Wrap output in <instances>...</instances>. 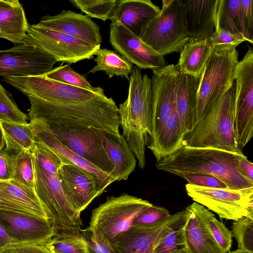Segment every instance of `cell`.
<instances>
[{"label":"cell","instance_id":"e0dca14e","mask_svg":"<svg viewBox=\"0 0 253 253\" xmlns=\"http://www.w3.org/2000/svg\"><path fill=\"white\" fill-rule=\"evenodd\" d=\"M0 224L14 243L46 245L56 234L49 220L12 211L0 210Z\"/></svg>","mask_w":253,"mask_h":253},{"label":"cell","instance_id":"c3c4849f","mask_svg":"<svg viewBox=\"0 0 253 253\" xmlns=\"http://www.w3.org/2000/svg\"><path fill=\"white\" fill-rule=\"evenodd\" d=\"M14 243L7 234L5 230L0 224V252L7 245Z\"/></svg>","mask_w":253,"mask_h":253},{"label":"cell","instance_id":"7dc6e473","mask_svg":"<svg viewBox=\"0 0 253 253\" xmlns=\"http://www.w3.org/2000/svg\"><path fill=\"white\" fill-rule=\"evenodd\" d=\"M239 167L241 171L253 181V164L244 155L241 156L239 159Z\"/></svg>","mask_w":253,"mask_h":253},{"label":"cell","instance_id":"e575fe53","mask_svg":"<svg viewBox=\"0 0 253 253\" xmlns=\"http://www.w3.org/2000/svg\"><path fill=\"white\" fill-rule=\"evenodd\" d=\"M32 151H23L16 154L14 174L12 180L35 192Z\"/></svg>","mask_w":253,"mask_h":253},{"label":"cell","instance_id":"7c38bea8","mask_svg":"<svg viewBox=\"0 0 253 253\" xmlns=\"http://www.w3.org/2000/svg\"><path fill=\"white\" fill-rule=\"evenodd\" d=\"M234 129L240 144L248 143L253 136V49L251 47L236 69Z\"/></svg>","mask_w":253,"mask_h":253},{"label":"cell","instance_id":"f907efd6","mask_svg":"<svg viewBox=\"0 0 253 253\" xmlns=\"http://www.w3.org/2000/svg\"><path fill=\"white\" fill-rule=\"evenodd\" d=\"M5 146L2 131L0 128V151L2 150Z\"/></svg>","mask_w":253,"mask_h":253},{"label":"cell","instance_id":"8d00e7d4","mask_svg":"<svg viewBox=\"0 0 253 253\" xmlns=\"http://www.w3.org/2000/svg\"><path fill=\"white\" fill-rule=\"evenodd\" d=\"M28 119L18 108L11 93L0 84V121L26 124Z\"/></svg>","mask_w":253,"mask_h":253},{"label":"cell","instance_id":"7402d4cb","mask_svg":"<svg viewBox=\"0 0 253 253\" xmlns=\"http://www.w3.org/2000/svg\"><path fill=\"white\" fill-rule=\"evenodd\" d=\"M0 210L34 215L49 220L35 192L12 179L0 181Z\"/></svg>","mask_w":253,"mask_h":253},{"label":"cell","instance_id":"30bf717a","mask_svg":"<svg viewBox=\"0 0 253 253\" xmlns=\"http://www.w3.org/2000/svg\"><path fill=\"white\" fill-rule=\"evenodd\" d=\"M192 199L218 215L220 218L236 221L243 217L253 218V187L231 190L185 185Z\"/></svg>","mask_w":253,"mask_h":253},{"label":"cell","instance_id":"74e56055","mask_svg":"<svg viewBox=\"0 0 253 253\" xmlns=\"http://www.w3.org/2000/svg\"><path fill=\"white\" fill-rule=\"evenodd\" d=\"M231 232L237 241L238 249L253 253V218L243 217L234 221Z\"/></svg>","mask_w":253,"mask_h":253},{"label":"cell","instance_id":"6da1fadb","mask_svg":"<svg viewBox=\"0 0 253 253\" xmlns=\"http://www.w3.org/2000/svg\"><path fill=\"white\" fill-rule=\"evenodd\" d=\"M2 81L27 97L30 120L40 119L47 125H82L121 134L118 107L104 90L82 89L51 80L45 75L5 77Z\"/></svg>","mask_w":253,"mask_h":253},{"label":"cell","instance_id":"7a4b0ae2","mask_svg":"<svg viewBox=\"0 0 253 253\" xmlns=\"http://www.w3.org/2000/svg\"><path fill=\"white\" fill-rule=\"evenodd\" d=\"M35 171V191L56 231H81V213L67 199L58 170L68 161L36 142L32 151Z\"/></svg>","mask_w":253,"mask_h":253},{"label":"cell","instance_id":"277c9868","mask_svg":"<svg viewBox=\"0 0 253 253\" xmlns=\"http://www.w3.org/2000/svg\"><path fill=\"white\" fill-rule=\"evenodd\" d=\"M126 99L118 107L122 134L133 152L138 166L146 165L145 150L151 135L153 110L152 80L133 66Z\"/></svg>","mask_w":253,"mask_h":253},{"label":"cell","instance_id":"ba28073f","mask_svg":"<svg viewBox=\"0 0 253 253\" xmlns=\"http://www.w3.org/2000/svg\"><path fill=\"white\" fill-rule=\"evenodd\" d=\"M238 56L236 47H212L199 85L196 122L233 84Z\"/></svg>","mask_w":253,"mask_h":253},{"label":"cell","instance_id":"9c48e42d","mask_svg":"<svg viewBox=\"0 0 253 253\" xmlns=\"http://www.w3.org/2000/svg\"><path fill=\"white\" fill-rule=\"evenodd\" d=\"M46 125L52 134L68 149L113 178V167L102 139L104 130L73 124Z\"/></svg>","mask_w":253,"mask_h":253},{"label":"cell","instance_id":"ee69618b","mask_svg":"<svg viewBox=\"0 0 253 253\" xmlns=\"http://www.w3.org/2000/svg\"><path fill=\"white\" fill-rule=\"evenodd\" d=\"M16 154L6 150L0 151V181L13 179Z\"/></svg>","mask_w":253,"mask_h":253},{"label":"cell","instance_id":"836d02e7","mask_svg":"<svg viewBox=\"0 0 253 253\" xmlns=\"http://www.w3.org/2000/svg\"><path fill=\"white\" fill-rule=\"evenodd\" d=\"M45 76L56 82L82 89L96 92L104 90L100 86H92L85 77L76 72L69 64L60 65L53 68Z\"/></svg>","mask_w":253,"mask_h":253},{"label":"cell","instance_id":"bcb514c9","mask_svg":"<svg viewBox=\"0 0 253 253\" xmlns=\"http://www.w3.org/2000/svg\"><path fill=\"white\" fill-rule=\"evenodd\" d=\"M245 25L250 34L253 36V0H241Z\"/></svg>","mask_w":253,"mask_h":253},{"label":"cell","instance_id":"83f0119b","mask_svg":"<svg viewBox=\"0 0 253 253\" xmlns=\"http://www.w3.org/2000/svg\"><path fill=\"white\" fill-rule=\"evenodd\" d=\"M189 215L186 209L172 214L163 228L152 253H185L183 228Z\"/></svg>","mask_w":253,"mask_h":253},{"label":"cell","instance_id":"484cf974","mask_svg":"<svg viewBox=\"0 0 253 253\" xmlns=\"http://www.w3.org/2000/svg\"><path fill=\"white\" fill-rule=\"evenodd\" d=\"M102 139L113 167L115 181L126 180L135 169L136 157L126 139L121 134L103 131Z\"/></svg>","mask_w":253,"mask_h":253},{"label":"cell","instance_id":"ffe728a7","mask_svg":"<svg viewBox=\"0 0 253 253\" xmlns=\"http://www.w3.org/2000/svg\"><path fill=\"white\" fill-rule=\"evenodd\" d=\"M34 140L48 149L58 154L72 164L86 170L99 181L105 189L115 181L110 175L103 171L81 156L63 144L50 131L46 124L41 120H31L29 123Z\"/></svg>","mask_w":253,"mask_h":253},{"label":"cell","instance_id":"816d5d0a","mask_svg":"<svg viewBox=\"0 0 253 253\" xmlns=\"http://www.w3.org/2000/svg\"><path fill=\"white\" fill-rule=\"evenodd\" d=\"M227 253H250L247 252L243 251V250L237 249L235 251H234L232 252H229Z\"/></svg>","mask_w":253,"mask_h":253},{"label":"cell","instance_id":"2e32d148","mask_svg":"<svg viewBox=\"0 0 253 253\" xmlns=\"http://www.w3.org/2000/svg\"><path fill=\"white\" fill-rule=\"evenodd\" d=\"M58 172L66 196L80 213L104 192L94 176L68 161L62 163Z\"/></svg>","mask_w":253,"mask_h":253},{"label":"cell","instance_id":"d590c367","mask_svg":"<svg viewBox=\"0 0 253 253\" xmlns=\"http://www.w3.org/2000/svg\"><path fill=\"white\" fill-rule=\"evenodd\" d=\"M70 2L87 15L105 21L111 20L119 0H72Z\"/></svg>","mask_w":253,"mask_h":253},{"label":"cell","instance_id":"603a6c76","mask_svg":"<svg viewBox=\"0 0 253 253\" xmlns=\"http://www.w3.org/2000/svg\"><path fill=\"white\" fill-rule=\"evenodd\" d=\"M172 217L170 214L156 223L132 225L117 236L113 245L118 253H152L163 228Z\"/></svg>","mask_w":253,"mask_h":253},{"label":"cell","instance_id":"681fc988","mask_svg":"<svg viewBox=\"0 0 253 253\" xmlns=\"http://www.w3.org/2000/svg\"><path fill=\"white\" fill-rule=\"evenodd\" d=\"M19 2L18 0H0V12L12 7Z\"/></svg>","mask_w":253,"mask_h":253},{"label":"cell","instance_id":"9a60e30c","mask_svg":"<svg viewBox=\"0 0 253 253\" xmlns=\"http://www.w3.org/2000/svg\"><path fill=\"white\" fill-rule=\"evenodd\" d=\"M110 42L122 56L139 69H158L168 65L164 56L117 21L111 22Z\"/></svg>","mask_w":253,"mask_h":253},{"label":"cell","instance_id":"cb8c5ba5","mask_svg":"<svg viewBox=\"0 0 253 253\" xmlns=\"http://www.w3.org/2000/svg\"><path fill=\"white\" fill-rule=\"evenodd\" d=\"M202 75L195 77L179 72L177 77L175 105L183 136L196 122L198 93Z\"/></svg>","mask_w":253,"mask_h":253},{"label":"cell","instance_id":"4dcf8cb0","mask_svg":"<svg viewBox=\"0 0 253 253\" xmlns=\"http://www.w3.org/2000/svg\"><path fill=\"white\" fill-rule=\"evenodd\" d=\"M5 144V149L16 154L23 151L33 150L36 142L29 123L21 124L0 121Z\"/></svg>","mask_w":253,"mask_h":253},{"label":"cell","instance_id":"f1b7e54d","mask_svg":"<svg viewBox=\"0 0 253 253\" xmlns=\"http://www.w3.org/2000/svg\"><path fill=\"white\" fill-rule=\"evenodd\" d=\"M216 29L244 36L253 43V38L247 30L243 16L241 0H219L216 12Z\"/></svg>","mask_w":253,"mask_h":253},{"label":"cell","instance_id":"b9f144b4","mask_svg":"<svg viewBox=\"0 0 253 253\" xmlns=\"http://www.w3.org/2000/svg\"><path fill=\"white\" fill-rule=\"evenodd\" d=\"M209 39L212 47H236L243 42L247 41L244 36L232 34L222 29H216Z\"/></svg>","mask_w":253,"mask_h":253},{"label":"cell","instance_id":"8fae6325","mask_svg":"<svg viewBox=\"0 0 253 253\" xmlns=\"http://www.w3.org/2000/svg\"><path fill=\"white\" fill-rule=\"evenodd\" d=\"M23 43L44 50L57 61L75 63L90 59L100 47L52 29L29 24Z\"/></svg>","mask_w":253,"mask_h":253},{"label":"cell","instance_id":"4316f807","mask_svg":"<svg viewBox=\"0 0 253 253\" xmlns=\"http://www.w3.org/2000/svg\"><path fill=\"white\" fill-rule=\"evenodd\" d=\"M212 50L209 39H189L180 51L176 65L179 73L195 77L201 76Z\"/></svg>","mask_w":253,"mask_h":253},{"label":"cell","instance_id":"60d3db41","mask_svg":"<svg viewBox=\"0 0 253 253\" xmlns=\"http://www.w3.org/2000/svg\"><path fill=\"white\" fill-rule=\"evenodd\" d=\"M170 215L169 212L167 209L152 205L143 211L135 218L132 225H147L156 223Z\"/></svg>","mask_w":253,"mask_h":253},{"label":"cell","instance_id":"f35d334b","mask_svg":"<svg viewBox=\"0 0 253 253\" xmlns=\"http://www.w3.org/2000/svg\"><path fill=\"white\" fill-rule=\"evenodd\" d=\"M180 176L192 185L221 189H227L226 185L217 177L210 174L202 172L178 171L173 173Z\"/></svg>","mask_w":253,"mask_h":253},{"label":"cell","instance_id":"f6af8a7d","mask_svg":"<svg viewBox=\"0 0 253 253\" xmlns=\"http://www.w3.org/2000/svg\"><path fill=\"white\" fill-rule=\"evenodd\" d=\"M0 253H50L45 245L34 243H12Z\"/></svg>","mask_w":253,"mask_h":253},{"label":"cell","instance_id":"d4e9b609","mask_svg":"<svg viewBox=\"0 0 253 253\" xmlns=\"http://www.w3.org/2000/svg\"><path fill=\"white\" fill-rule=\"evenodd\" d=\"M160 10L150 0H121L111 21L119 22L138 37L141 26L156 17Z\"/></svg>","mask_w":253,"mask_h":253},{"label":"cell","instance_id":"5b68a950","mask_svg":"<svg viewBox=\"0 0 253 253\" xmlns=\"http://www.w3.org/2000/svg\"><path fill=\"white\" fill-rule=\"evenodd\" d=\"M235 81L232 86L205 111L183 136L182 145L217 148L243 154L234 129Z\"/></svg>","mask_w":253,"mask_h":253},{"label":"cell","instance_id":"8992f818","mask_svg":"<svg viewBox=\"0 0 253 253\" xmlns=\"http://www.w3.org/2000/svg\"><path fill=\"white\" fill-rule=\"evenodd\" d=\"M138 37L163 56L180 52L190 39L180 0H162L160 12L141 26Z\"/></svg>","mask_w":253,"mask_h":253},{"label":"cell","instance_id":"f546056e","mask_svg":"<svg viewBox=\"0 0 253 253\" xmlns=\"http://www.w3.org/2000/svg\"><path fill=\"white\" fill-rule=\"evenodd\" d=\"M29 24L24 8L19 2L12 7L0 12V38L15 44L22 43Z\"/></svg>","mask_w":253,"mask_h":253},{"label":"cell","instance_id":"d6a6232c","mask_svg":"<svg viewBox=\"0 0 253 253\" xmlns=\"http://www.w3.org/2000/svg\"><path fill=\"white\" fill-rule=\"evenodd\" d=\"M45 246L50 253H90L80 231H56Z\"/></svg>","mask_w":253,"mask_h":253},{"label":"cell","instance_id":"3957f363","mask_svg":"<svg viewBox=\"0 0 253 253\" xmlns=\"http://www.w3.org/2000/svg\"><path fill=\"white\" fill-rule=\"evenodd\" d=\"M238 154L210 147L182 145L170 155L156 161V168L173 174L176 172H202L211 174L231 190L253 187V181L240 169Z\"/></svg>","mask_w":253,"mask_h":253},{"label":"cell","instance_id":"d6986e66","mask_svg":"<svg viewBox=\"0 0 253 253\" xmlns=\"http://www.w3.org/2000/svg\"><path fill=\"white\" fill-rule=\"evenodd\" d=\"M36 25L63 33L99 47L102 43L99 26L88 16L71 10H63L55 15H45Z\"/></svg>","mask_w":253,"mask_h":253},{"label":"cell","instance_id":"52a82bcc","mask_svg":"<svg viewBox=\"0 0 253 253\" xmlns=\"http://www.w3.org/2000/svg\"><path fill=\"white\" fill-rule=\"evenodd\" d=\"M152 205L126 193L108 197L92 211L87 228L99 238L113 245L117 236L131 226L135 218Z\"/></svg>","mask_w":253,"mask_h":253},{"label":"cell","instance_id":"ab89813d","mask_svg":"<svg viewBox=\"0 0 253 253\" xmlns=\"http://www.w3.org/2000/svg\"><path fill=\"white\" fill-rule=\"evenodd\" d=\"M211 231L216 242L227 253L230 251L232 243V234L222 221H219L212 213L209 219Z\"/></svg>","mask_w":253,"mask_h":253},{"label":"cell","instance_id":"44dd1931","mask_svg":"<svg viewBox=\"0 0 253 253\" xmlns=\"http://www.w3.org/2000/svg\"><path fill=\"white\" fill-rule=\"evenodd\" d=\"M180 2L190 39H209L216 30L219 0H180Z\"/></svg>","mask_w":253,"mask_h":253},{"label":"cell","instance_id":"5bb4252c","mask_svg":"<svg viewBox=\"0 0 253 253\" xmlns=\"http://www.w3.org/2000/svg\"><path fill=\"white\" fill-rule=\"evenodd\" d=\"M178 73L176 65L173 64L153 70L151 135L148 145L154 144L158 139L175 105Z\"/></svg>","mask_w":253,"mask_h":253},{"label":"cell","instance_id":"ac0fdd59","mask_svg":"<svg viewBox=\"0 0 253 253\" xmlns=\"http://www.w3.org/2000/svg\"><path fill=\"white\" fill-rule=\"evenodd\" d=\"M186 209L189 215L183 228L185 253H226L211 231L209 224L212 214L211 211L196 202Z\"/></svg>","mask_w":253,"mask_h":253},{"label":"cell","instance_id":"4fadbf2b","mask_svg":"<svg viewBox=\"0 0 253 253\" xmlns=\"http://www.w3.org/2000/svg\"><path fill=\"white\" fill-rule=\"evenodd\" d=\"M57 62L53 56L38 46L26 43L17 44L0 50V76L44 75Z\"/></svg>","mask_w":253,"mask_h":253},{"label":"cell","instance_id":"1f68e13d","mask_svg":"<svg viewBox=\"0 0 253 253\" xmlns=\"http://www.w3.org/2000/svg\"><path fill=\"white\" fill-rule=\"evenodd\" d=\"M96 65L89 73L103 71L111 78L114 76L125 77L129 80L134 65L116 51L105 48H99L95 53Z\"/></svg>","mask_w":253,"mask_h":253},{"label":"cell","instance_id":"7bdbcfd3","mask_svg":"<svg viewBox=\"0 0 253 253\" xmlns=\"http://www.w3.org/2000/svg\"><path fill=\"white\" fill-rule=\"evenodd\" d=\"M90 253H118L113 245L98 237L87 227L81 233Z\"/></svg>","mask_w":253,"mask_h":253}]
</instances>
